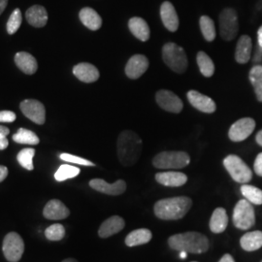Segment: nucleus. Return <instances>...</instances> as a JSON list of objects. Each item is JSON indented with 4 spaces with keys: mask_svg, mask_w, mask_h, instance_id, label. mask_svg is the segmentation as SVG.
<instances>
[{
    "mask_svg": "<svg viewBox=\"0 0 262 262\" xmlns=\"http://www.w3.org/2000/svg\"><path fill=\"white\" fill-rule=\"evenodd\" d=\"M143 143L137 133L131 130L122 131L117 142L118 158L122 165L129 167L134 165L142 154Z\"/></svg>",
    "mask_w": 262,
    "mask_h": 262,
    "instance_id": "nucleus-1",
    "label": "nucleus"
},
{
    "mask_svg": "<svg viewBox=\"0 0 262 262\" xmlns=\"http://www.w3.org/2000/svg\"><path fill=\"white\" fill-rule=\"evenodd\" d=\"M192 201L189 197L165 198L155 204V214L163 221H177L183 219L190 210Z\"/></svg>",
    "mask_w": 262,
    "mask_h": 262,
    "instance_id": "nucleus-2",
    "label": "nucleus"
},
{
    "mask_svg": "<svg viewBox=\"0 0 262 262\" xmlns=\"http://www.w3.org/2000/svg\"><path fill=\"white\" fill-rule=\"evenodd\" d=\"M169 247L178 252L187 253H206L210 243L205 235L199 232H185L171 236L168 239Z\"/></svg>",
    "mask_w": 262,
    "mask_h": 262,
    "instance_id": "nucleus-3",
    "label": "nucleus"
},
{
    "mask_svg": "<svg viewBox=\"0 0 262 262\" xmlns=\"http://www.w3.org/2000/svg\"><path fill=\"white\" fill-rule=\"evenodd\" d=\"M162 59L171 70L178 74H183L187 70V54L183 48L173 42L162 47Z\"/></svg>",
    "mask_w": 262,
    "mask_h": 262,
    "instance_id": "nucleus-4",
    "label": "nucleus"
},
{
    "mask_svg": "<svg viewBox=\"0 0 262 262\" xmlns=\"http://www.w3.org/2000/svg\"><path fill=\"white\" fill-rule=\"evenodd\" d=\"M190 158L185 151H162L152 159V164L159 169H181L187 166Z\"/></svg>",
    "mask_w": 262,
    "mask_h": 262,
    "instance_id": "nucleus-5",
    "label": "nucleus"
},
{
    "mask_svg": "<svg viewBox=\"0 0 262 262\" xmlns=\"http://www.w3.org/2000/svg\"><path fill=\"white\" fill-rule=\"evenodd\" d=\"M224 165L231 178L240 184H247L253 178V172L243 159L235 155H229L224 159Z\"/></svg>",
    "mask_w": 262,
    "mask_h": 262,
    "instance_id": "nucleus-6",
    "label": "nucleus"
},
{
    "mask_svg": "<svg viewBox=\"0 0 262 262\" xmlns=\"http://www.w3.org/2000/svg\"><path fill=\"white\" fill-rule=\"evenodd\" d=\"M232 220L235 226L239 229L248 230L253 227L255 224V214L251 202L247 199L240 200L235 206Z\"/></svg>",
    "mask_w": 262,
    "mask_h": 262,
    "instance_id": "nucleus-7",
    "label": "nucleus"
},
{
    "mask_svg": "<svg viewBox=\"0 0 262 262\" xmlns=\"http://www.w3.org/2000/svg\"><path fill=\"white\" fill-rule=\"evenodd\" d=\"M2 251L9 262H19L25 252V242L17 232H9L4 237Z\"/></svg>",
    "mask_w": 262,
    "mask_h": 262,
    "instance_id": "nucleus-8",
    "label": "nucleus"
},
{
    "mask_svg": "<svg viewBox=\"0 0 262 262\" xmlns=\"http://www.w3.org/2000/svg\"><path fill=\"white\" fill-rule=\"evenodd\" d=\"M239 23L234 9L226 8L220 15V32L225 41H232L238 34Z\"/></svg>",
    "mask_w": 262,
    "mask_h": 262,
    "instance_id": "nucleus-9",
    "label": "nucleus"
},
{
    "mask_svg": "<svg viewBox=\"0 0 262 262\" xmlns=\"http://www.w3.org/2000/svg\"><path fill=\"white\" fill-rule=\"evenodd\" d=\"M23 114L37 124H44L46 121V110L44 105L35 99H26L19 105Z\"/></svg>",
    "mask_w": 262,
    "mask_h": 262,
    "instance_id": "nucleus-10",
    "label": "nucleus"
},
{
    "mask_svg": "<svg viewBox=\"0 0 262 262\" xmlns=\"http://www.w3.org/2000/svg\"><path fill=\"white\" fill-rule=\"evenodd\" d=\"M255 128V122L251 118H244L234 122L228 131V137L233 142L246 140Z\"/></svg>",
    "mask_w": 262,
    "mask_h": 262,
    "instance_id": "nucleus-11",
    "label": "nucleus"
},
{
    "mask_svg": "<svg viewBox=\"0 0 262 262\" xmlns=\"http://www.w3.org/2000/svg\"><path fill=\"white\" fill-rule=\"evenodd\" d=\"M156 100L163 110L178 114L183 110L184 104L178 95L166 90H161L156 94Z\"/></svg>",
    "mask_w": 262,
    "mask_h": 262,
    "instance_id": "nucleus-12",
    "label": "nucleus"
},
{
    "mask_svg": "<svg viewBox=\"0 0 262 262\" xmlns=\"http://www.w3.org/2000/svg\"><path fill=\"white\" fill-rule=\"evenodd\" d=\"M90 187L94 190L108 195H121L126 189V183L123 180H118L114 184H109L102 179H93Z\"/></svg>",
    "mask_w": 262,
    "mask_h": 262,
    "instance_id": "nucleus-13",
    "label": "nucleus"
},
{
    "mask_svg": "<svg viewBox=\"0 0 262 262\" xmlns=\"http://www.w3.org/2000/svg\"><path fill=\"white\" fill-rule=\"evenodd\" d=\"M149 68V59L143 55L131 56L125 66V74L132 80L138 79Z\"/></svg>",
    "mask_w": 262,
    "mask_h": 262,
    "instance_id": "nucleus-14",
    "label": "nucleus"
},
{
    "mask_svg": "<svg viewBox=\"0 0 262 262\" xmlns=\"http://www.w3.org/2000/svg\"><path fill=\"white\" fill-rule=\"evenodd\" d=\"M187 99L189 103L200 112L212 114L215 112L216 109L215 101L211 97L200 94L196 91H189L187 93Z\"/></svg>",
    "mask_w": 262,
    "mask_h": 262,
    "instance_id": "nucleus-15",
    "label": "nucleus"
},
{
    "mask_svg": "<svg viewBox=\"0 0 262 262\" xmlns=\"http://www.w3.org/2000/svg\"><path fill=\"white\" fill-rule=\"evenodd\" d=\"M70 211L58 199H52L48 202L43 210V215L51 221H60L68 217Z\"/></svg>",
    "mask_w": 262,
    "mask_h": 262,
    "instance_id": "nucleus-16",
    "label": "nucleus"
},
{
    "mask_svg": "<svg viewBox=\"0 0 262 262\" xmlns=\"http://www.w3.org/2000/svg\"><path fill=\"white\" fill-rule=\"evenodd\" d=\"M125 226L124 220L120 215H113L111 217L104 221L102 225L98 229V235L100 238H108L113 235L119 233L122 231Z\"/></svg>",
    "mask_w": 262,
    "mask_h": 262,
    "instance_id": "nucleus-17",
    "label": "nucleus"
},
{
    "mask_svg": "<svg viewBox=\"0 0 262 262\" xmlns=\"http://www.w3.org/2000/svg\"><path fill=\"white\" fill-rule=\"evenodd\" d=\"M160 17L164 27L171 32H175L179 28V18L175 7L169 1H165L160 7Z\"/></svg>",
    "mask_w": 262,
    "mask_h": 262,
    "instance_id": "nucleus-18",
    "label": "nucleus"
},
{
    "mask_svg": "<svg viewBox=\"0 0 262 262\" xmlns=\"http://www.w3.org/2000/svg\"><path fill=\"white\" fill-rule=\"evenodd\" d=\"M73 74L77 77L81 82L84 83H94L99 79V71L95 66L88 63L82 62L73 67Z\"/></svg>",
    "mask_w": 262,
    "mask_h": 262,
    "instance_id": "nucleus-19",
    "label": "nucleus"
},
{
    "mask_svg": "<svg viewBox=\"0 0 262 262\" xmlns=\"http://www.w3.org/2000/svg\"><path fill=\"white\" fill-rule=\"evenodd\" d=\"M156 180L165 187H177L184 186L187 182V176L182 172H160L156 174Z\"/></svg>",
    "mask_w": 262,
    "mask_h": 262,
    "instance_id": "nucleus-20",
    "label": "nucleus"
},
{
    "mask_svg": "<svg viewBox=\"0 0 262 262\" xmlns=\"http://www.w3.org/2000/svg\"><path fill=\"white\" fill-rule=\"evenodd\" d=\"M26 18L28 24L34 28H44L48 23V12L41 5H33L28 9Z\"/></svg>",
    "mask_w": 262,
    "mask_h": 262,
    "instance_id": "nucleus-21",
    "label": "nucleus"
},
{
    "mask_svg": "<svg viewBox=\"0 0 262 262\" xmlns=\"http://www.w3.org/2000/svg\"><path fill=\"white\" fill-rule=\"evenodd\" d=\"M252 48H253V42L252 39L248 35H242L239 38L236 46L235 51V59L238 63H247L252 54Z\"/></svg>",
    "mask_w": 262,
    "mask_h": 262,
    "instance_id": "nucleus-22",
    "label": "nucleus"
},
{
    "mask_svg": "<svg viewBox=\"0 0 262 262\" xmlns=\"http://www.w3.org/2000/svg\"><path fill=\"white\" fill-rule=\"evenodd\" d=\"M15 63L24 73L28 75L34 74L38 69L36 58L27 52H19L15 56Z\"/></svg>",
    "mask_w": 262,
    "mask_h": 262,
    "instance_id": "nucleus-23",
    "label": "nucleus"
},
{
    "mask_svg": "<svg viewBox=\"0 0 262 262\" xmlns=\"http://www.w3.org/2000/svg\"><path fill=\"white\" fill-rule=\"evenodd\" d=\"M128 28L131 33L140 41L146 42L150 39V28L145 19L139 17L131 18L128 21Z\"/></svg>",
    "mask_w": 262,
    "mask_h": 262,
    "instance_id": "nucleus-24",
    "label": "nucleus"
},
{
    "mask_svg": "<svg viewBox=\"0 0 262 262\" xmlns=\"http://www.w3.org/2000/svg\"><path fill=\"white\" fill-rule=\"evenodd\" d=\"M79 18L85 28L91 30H98L102 26V19L93 8L84 7L80 11Z\"/></svg>",
    "mask_w": 262,
    "mask_h": 262,
    "instance_id": "nucleus-25",
    "label": "nucleus"
},
{
    "mask_svg": "<svg viewBox=\"0 0 262 262\" xmlns=\"http://www.w3.org/2000/svg\"><path fill=\"white\" fill-rule=\"evenodd\" d=\"M228 225V216L224 208H216L210 220V229L214 233H223Z\"/></svg>",
    "mask_w": 262,
    "mask_h": 262,
    "instance_id": "nucleus-26",
    "label": "nucleus"
},
{
    "mask_svg": "<svg viewBox=\"0 0 262 262\" xmlns=\"http://www.w3.org/2000/svg\"><path fill=\"white\" fill-rule=\"evenodd\" d=\"M240 244L242 249L247 252H254L262 247V231L256 230L248 232L242 236Z\"/></svg>",
    "mask_w": 262,
    "mask_h": 262,
    "instance_id": "nucleus-27",
    "label": "nucleus"
},
{
    "mask_svg": "<svg viewBox=\"0 0 262 262\" xmlns=\"http://www.w3.org/2000/svg\"><path fill=\"white\" fill-rule=\"evenodd\" d=\"M152 234L147 228H140L131 231L125 238V245L127 247H136L144 244L149 243L151 240Z\"/></svg>",
    "mask_w": 262,
    "mask_h": 262,
    "instance_id": "nucleus-28",
    "label": "nucleus"
},
{
    "mask_svg": "<svg viewBox=\"0 0 262 262\" xmlns=\"http://www.w3.org/2000/svg\"><path fill=\"white\" fill-rule=\"evenodd\" d=\"M197 64L201 74L205 77H212L215 72V66L211 57L204 52H199L196 56Z\"/></svg>",
    "mask_w": 262,
    "mask_h": 262,
    "instance_id": "nucleus-29",
    "label": "nucleus"
},
{
    "mask_svg": "<svg viewBox=\"0 0 262 262\" xmlns=\"http://www.w3.org/2000/svg\"><path fill=\"white\" fill-rule=\"evenodd\" d=\"M249 78L253 84L257 100L262 102V66H253L250 71Z\"/></svg>",
    "mask_w": 262,
    "mask_h": 262,
    "instance_id": "nucleus-30",
    "label": "nucleus"
},
{
    "mask_svg": "<svg viewBox=\"0 0 262 262\" xmlns=\"http://www.w3.org/2000/svg\"><path fill=\"white\" fill-rule=\"evenodd\" d=\"M13 140L18 144L24 145H38L40 139L33 131L28 130L26 128H19L17 133L13 135Z\"/></svg>",
    "mask_w": 262,
    "mask_h": 262,
    "instance_id": "nucleus-31",
    "label": "nucleus"
},
{
    "mask_svg": "<svg viewBox=\"0 0 262 262\" xmlns=\"http://www.w3.org/2000/svg\"><path fill=\"white\" fill-rule=\"evenodd\" d=\"M241 192L249 202L255 205H261L262 190L260 188L250 185H243L241 187Z\"/></svg>",
    "mask_w": 262,
    "mask_h": 262,
    "instance_id": "nucleus-32",
    "label": "nucleus"
},
{
    "mask_svg": "<svg viewBox=\"0 0 262 262\" xmlns=\"http://www.w3.org/2000/svg\"><path fill=\"white\" fill-rule=\"evenodd\" d=\"M200 29L204 38L208 42L214 41L215 38V28L214 20L208 16H202L199 20Z\"/></svg>",
    "mask_w": 262,
    "mask_h": 262,
    "instance_id": "nucleus-33",
    "label": "nucleus"
},
{
    "mask_svg": "<svg viewBox=\"0 0 262 262\" xmlns=\"http://www.w3.org/2000/svg\"><path fill=\"white\" fill-rule=\"evenodd\" d=\"M80 172L81 170L78 167L69 165V164H63L56 170L55 173V179L57 182H63L68 179L75 178L76 176L80 174Z\"/></svg>",
    "mask_w": 262,
    "mask_h": 262,
    "instance_id": "nucleus-34",
    "label": "nucleus"
},
{
    "mask_svg": "<svg viewBox=\"0 0 262 262\" xmlns=\"http://www.w3.org/2000/svg\"><path fill=\"white\" fill-rule=\"evenodd\" d=\"M34 155H35V150L32 148H27L20 150L17 156V159L20 166L29 171H32L34 169L33 166Z\"/></svg>",
    "mask_w": 262,
    "mask_h": 262,
    "instance_id": "nucleus-35",
    "label": "nucleus"
},
{
    "mask_svg": "<svg viewBox=\"0 0 262 262\" xmlns=\"http://www.w3.org/2000/svg\"><path fill=\"white\" fill-rule=\"evenodd\" d=\"M45 236L50 241H60L66 236V228L59 224L50 225L45 230Z\"/></svg>",
    "mask_w": 262,
    "mask_h": 262,
    "instance_id": "nucleus-36",
    "label": "nucleus"
},
{
    "mask_svg": "<svg viewBox=\"0 0 262 262\" xmlns=\"http://www.w3.org/2000/svg\"><path fill=\"white\" fill-rule=\"evenodd\" d=\"M21 21H23L21 12L19 8H17L12 12L9 19H8V23H7V26H6L7 32L9 33L10 35L15 34L19 30Z\"/></svg>",
    "mask_w": 262,
    "mask_h": 262,
    "instance_id": "nucleus-37",
    "label": "nucleus"
},
{
    "mask_svg": "<svg viewBox=\"0 0 262 262\" xmlns=\"http://www.w3.org/2000/svg\"><path fill=\"white\" fill-rule=\"evenodd\" d=\"M60 159H62L63 161L67 162H71V163H76L79 165H84V166H94V162L88 160V159L80 158V157H76L70 154H61L59 156Z\"/></svg>",
    "mask_w": 262,
    "mask_h": 262,
    "instance_id": "nucleus-38",
    "label": "nucleus"
},
{
    "mask_svg": "<svg viewBox=\"0 0 262 262\" xmlns=\"http://www.w3.org/2000/svg\"><path fill=\"white\" fill-rule=\"evenodd\" d=\"M9 128L0 125V150H5L9 146V142L7 139V135L9 134Z\"/></svg>",
    "mask_w": 262,
    "mask_h": 262,
    "instance_id": "nucleus-39",
    "label": "nucleus"
},
{
    "mask_svg": "<svg viewBox=\"0 0 262 262\" xmlns=\"http://www.w3.org/2000/svg\"><path fill=\"white\" fill-rule=\"evenodd\" d=\"M16 118V114L12 111H0V122H15Z\"/></svg>",
    "mask_w": 262,
    "mask_h": 262,
    "instance_id": "nucleus-40",
    "label": "nucleus"
},
{
    "mask_svg": "<svg viewBox=\"0 0 262 262\" xmlns=\"http://www.w3.org/2000/svg\"><path fill=\"white\" fill-rule=\"evenodd\" d=\"M254 172L256 173V175L262 177V152H260L254 161V165H253Z\"/></svg>",
    "mask_w": 262,
    "mask_h": 262,
    "instance_id": "nucleus-41",
    "label": "nucleus"
},
{
    "mask_svg": "<svg viewBox=\"0 0 262 262\" xmlns=\"http://www.w3.org/2000/svg\"><path fill=\"white\" fill-rule=\"evenodd\" d=\"M8 176V168L6 166L0 165V183L3 182Z\"/></svg>",
    "mask_w": 262,
    "mask_h": 262,
    "instance_id": "nucleus-42",
    "label": "nucleus"
},
{
    "mask_svg": "<svg viewBox=\"0 0 262 262\" xmlns=\"http://www.w3.org/2000/svg\"><path fill=\"white\" fill-rule=\"evenodd\" d=\"M219 262H235V260L230 254L226 253V254H225V255L221 258V260Z\"/></svg>",
    "mask_w": 262,
    "mask_h": 262,
    "instance_id": "nucleus-43",
    "label": "nucleus"
},
{
    "mask_svg": "<svg viewBox=\"0 0 262 262\" xmlns=\"http://www.w3.org/2000/svg\"><path fill=\"white\" fill-rule=\"evenodd\" d=\"M8 4V0H0V15L6 9Z\"/></svg>",
    "mask_w": 262,
    "mask_h": 262,
    "instance_id": "nucleus-44",
    "label": "nucleus"
},
{
    "mask_svg": "<svg viewBox=\"0 0 262 262\" xmlns=\"http://www.w3.org/2000/svg\"><path fill=\"white\" fill-rule=\"evenodd\" d=\"M257 42H258V46L262 49V26L257 31Z\"/></svg>",
    "mask_w": 262,
    "mask_h": 262,
    "instance_id": "nucleus-45",
    "label": "nucleus"
},
{
    "mask_svg": "<svg viewBox=\"0 0 262 262\" xmlns=\"http://www.w3.org/2000/svg\"><path fill=\"white\" fill-rule=\"evenodd\" d=\"M255 140L257 142L258 145H260L262 147V129L259 131L257 134H256V137H255Z\"/></svg>",
    "mask_w": 262,
    "mask_h": 262,
    "instance_id": "nucleus-46",
    "label": "nucleus"
},
{
    "mask_svg": "<svg viewBox=\"0 0 262 262\" xmlns=\"http://www.w3.org/2000/svg\"><path fill=\"white\" fill-rule=\"evenodd\" d=\"M187 252H180V257H181L182 259H185V258H187Z\"/></svg>",
    "mask_w": 262,
    "mask_h": 262,
    "instance_id": "nucleus-47",
    "label": "nucleus"
},
{
    "mask_svg": "<svg viewBox=\"0 0 262 262\" xmlns=\"http://www.w3.org/2000/svg\"><path fill=\"white\" fill-rule=\"evenodd\" d=\"M62 262H79L78 260H76L74 258H66Z\"/></svg>",
    "mask_w": 262,
    "mask_h": 262,
    "instance_id": "nucleus-48",
    "label": "nucleus"
},
{
    "mask_svg": "<svg viewBox=\"0 0 262 262\" xmlns=\"http://www.w3.org/2000/svg\"><path fill=\"white\" fill-rule=\"evenodd\" d=\"M192 262H196V261H192Z\"/></svg>",
    "mask_w": 262,
    "mask_h": 262,
    "instance_id": "nucleus-49",
    "label": "nucleus"
},
{
    "mask_svg": "<svg viewBox=\"0 0 262 262\" xmlns=\"http://www.w3.org/2000/svg\"><path fill=\"white\" fill-rule=\"evenodd\" d=\"M262 262V261H261Z\"/></svg>",
    "mask_w": 262,
    "mask_h": 262,
    "instance_id": "nucleus-50",
    "label": "nucleus"
}]
</instances>
